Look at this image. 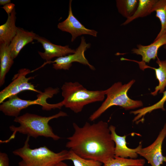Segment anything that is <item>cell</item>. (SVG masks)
Returning a JSON list of instances; mask_svg holds the SVG:
<instances>
[{
    "mask_svg": "<svg viewBox=\"0 0 166 166\" xmlns=\"http://www.w3.org/2000/svg\"><path fill=\"white\" fill-rule=\"evenodd\" d=\"M74 132L67 138L66 148L79 156L99 161L105 166L114 157L115 143L108 123L101 121L81 127L73 124Z\"/></svg>",
    "mask_w": 166,
    "mask_h": 166,
    "instance_id": "1",
    "label": "cell"
},
{
    "mask_svg": "<svg viewBox=\"0 0 166 166\" xmlns=\"http://www.w3.org/2000/svg\"><path fill=\"white\" fill-rule=\"evenodd\" d=\"M67 116L66 113L62 111H60L57 114L47 117L26 113L15 118L14 121L19 123V126L18 127L14 125L10 126L9 128L13 132L12 134L7 140L1 141L3 143L9 142L14 138L17 132L35 138L42 136L51 138L54 140H58L61 137L54 133L49 122L53 119Z\"/></svg>",
    "mask_w": 166,
    "mask_h": 166,
    "instance_id": "2",
    "label": "cell"
},
{
    "mask_svg": "<svg viewBox=\"0 0 166 166\" xmlns=\"http://www.w3.org/2000/svg\"><path fill=\"white\" fill-rule=\"evenodd\" d=\"M62 101L65 107L75 113L81 112L89 104L103 101L106 90H89L78 82H67L61 87Z\"/></svg>",
    "mask_w": 166,
    "mask_h": 166,
    "instance_id": "3",
    "label": "cell"
},
{
    "mask_svg": "<svg viewBox=\"0 0 166 166\" xmlns=\"http://www.w3.org/2000/svg\"><path fill=\"white\" fill-rule=\"evenodd\" d=\"M27 136L23 147L13 152V154L21 157L26 166H53L59 162L68 160L69 151L65 150L55 152L46 146L32 149Z\"/></svg>",
    "mask_w": 166,
    "mask_h": 166,
    "instance_id": "4",
    "label": "cell"
},
{
    "mask_svg": "<svg viewBox=\"0 0 166 166\" xmlns=\"http://www.w3.org/2000/svg\"><path fill=\"white\" fill-rule=\"evenodd\" d=\"M135 82L134 79L124 84L118 82L105 90L106 99L90 116V121H93L97 119L107 110L113 106L121 107L126 110L142 107L143 103L141 101L132 99L127 94L128 90Z\"/></svg>",
    "mask_w": 166,
    "mask_h": 166,
    "instance_id": "5",
    "label": "cell"
},
{
    "mask_svg": "<svg viewBox=\"0 0 166 166\" xmlns=\"http://www.w3.org/2000/svg\"><path fill=\"white\" fill-rule=\"evenodd\" d=\"M31 72L30 69L26 68L18 70L13 76L12 81L0 92V104L10 97L23 91L30 90L39 93L42 92L36 89L34 85L29 82L30 80L34 78V77H26Z\"/></svg>",
    "mask_w": 166,
    "mask_h": 166,
    "instance_id": "6",
    "label": "cell"
},
{
    "mask_svg": "<svg viewBox=\"0 0 166 166\" xmlns=\"http://www.w3.org/2000/svg\"><path fill=\"white\" fill-rule=\"evenodd\" d=\"M90 46V43H87L84 37L82 36L80 45L74 53L57 57L53 61L47 62L53 63V68L56 70H68L73 62H77L88 66L92 70H95V67L89 63L85 55V52Z\"/></svg>",
    "mask_w": 166,
    "mask_h": 166,
    "instance_id": "7",
    "label": "cell"
},
{
    "mask_svg": "<svg viewBox=\"0 0 166 166\" xmlns=\"http://www.w3.org/2000/svg\"><path fill=\"white\" fill-rule=\"evenodd\" d=\"M166 137V122L152 143L148 146L142 148L137 154L144 158L152 166H161L166 162V157L162 154V146Z\"/></svg>",
    "mask_w": 166,
    "mask_h": 166,
    "instance_id": "8",
    "label": "cell"
},
{
    "mask_svg": "<svg viewBox=\"0 0 166 166\" xmlns=\"http://www.w3.org/2000/svg\"><path fill=\"white\" fill-rule=\"evenodd\" d=\"M72 0L69 1L68 15L67 18L57 25V28L62 31L71 34V41L73 42L77 38L83 34L89 35L96 37L98 32L86 28L73 15L71 7Z\"/></svg>",
    "mask_w": 166,
    "mask_h": 166,
    "instance_id": "9",
    "label": "cell"
},
{
    "mask_svg": "<svg viewBox=\"0 0 166 166\" xmlns=\"http://www.w3.org/2000/svg\"><path fill=\"white\" fill-rule=\"evenodd\" d=\"M37 98L34 100H26L19 98L17 95L9 97L0 105V110L5 115L14 117L19 116L23 109L33 105H37L42 106L43 103L41 98L37 96Z\"/></svg>",
    "mask_w": 166,
    "mask_h": 166,
    "instance_id": "10",
    "label": "cell"
},
{
    "mask_svg": "<svg viewBox=\"0 0 166 166\" xmlns=\"http://www.w3.org/2000/svg\"><path fill=\"white\" fill-rule=\"evenodd\" d=\"M34 40L42 44L45 51H38L41 57L48 62L55 57H60L74 53L75 50L69 47V45L61 46L54 44L45 38L36 34Z\"/></svg>",
    "mask_w": 166,
    "mask_h": 166,
    "instance_id": "11",
    "label": "cell"
},
{
    "mask_svg": "<svg viewBox=\"0 0 166 166\" xmlns=\"http://www.w3.org/2000/svg\"><path fill=\"white\" fill-rule=\"evenodd\" d=\"M112 138L114 142L115 156L124 158H130L136 159L138 156L137 152L142 148L140 143L136 148H131L127 146L126 138V136H120L117 134L116 127L113 125L109 126Z\"/></svg>",
    "mask_w": 166,
    "mask_h": 166,
    "instance_id": "12",
    "label": "cell"
},
{
    "mask_svg": "<svg viewBox=\"0 0 166 166\" xmlns=\"http://www.w3.org/2000/svg\"><path fill=\"white\" fill-rule=\"evenodd\" d=\"M166 44V34L163 35L153 42L147 45L138 44L136 48L131 50L132 53L140 55L142 57V61L144 63H149L152 59L155 60L158 57V52L159 48Z\"/></svg>",
    "mask_w": 166,
    "mask_h": 166,
    "instance_id": "13",
    "label": "cell"
},
{
    "mask_svg": "<svg viewBox=\"0 0 166 166\" xmlns=\"http://www.w3.org/2000/svg\"><path fill=\"white\" fill-rule=\"evenodd\" d=\"M36 35L33 31H29L18 27L17 34L9 46L14 59L25 45L34 40Z\"/></svg>",
    "mask_w": 166,
    "mask_h": 166,
    "instance_id": "14",
    "label": "cell"
},
{
    "mask_svg": "<svg viewBox=\"0 0 166 166\" xmlns=\"http://www.w3.org/2000/svg\"><path fill=\"white\" fill-rule=\"evenodd\" d=\"M16 14L14 8L8 15L6 22L0 26V44L9 45L16 35L18 28L15 25Z\"/></svg>",
    "mask_w": 166,
    "mask_h": 166,
    "instance_id": "15",
    "label": "cell"
},
{
    "mask_svg": "<svg viewBox=\"0 0 166 166\" xmlns=\"http://www.w3.org/2000/svg\"><path fill=\"white\" fill-rule=\"evenodd\" d=\"M156 61L158 65V68L152 67L146 65L145 63L141 61H137L139 64L140 67L143 70L146 68H150L155 70L156 79L159 81L158 85L156 86L155 90L152 92L151 94L156 96L159 92L161 93L164 92L166 87V60H160L158 57Z\"/></svg>",
    "mask_w": 166,
    "mask_h": 166,
    "instance_id": "16",
    "label": "cell"
},
{
    "mask_svg": "<svg viewBox=\"0 0 166 166\" xmlns=\"http://www.w3.org/2000/svg\"><path fill=\"white\" fill-rule=\"evenodd\" d=\"M9 45L0 44V86L4 84L6 76L14 63Z\"/></svg>",
    "mask_w": 166,
    "mask_h": 166,
    "instance_id": "17",
    "label": "cell"
},
{
    "mask_svg": "<svg viewBox=\"0 0 166 166\" xmlns=\"http://www.w3.org/2000/svg\"><path fill=\"white\" fill-rule=\"evenodd\" d=\"M157 0H138V4L136 11L130 18L126 19L121 24L127 25L134 20L150 15L152 13L153 6Z\"/></svg>",
    "mask_w": 166,
    "mask_h": 166,
    "instance_id": "18",
    "label": "cell"
},
{
    "mask_svg": "<svg viewBox=\"0 0 166 166\" xmlns=\"http://www.w3.org/2000/svg\"><path fill=\"white\" fill-rule=\"evenodd\" d=\"M154 11L161 24L160 30L154 40H156L166 34V0H157L152 9V12Z\"/></svg>",
    "mask_w": 166,
    "mask_h": 166,
    "instance_id": "19",
    "label": "cell"
},
{
    "mask_svg": "<svg viewBox=\"0 0 166 166\" xmlns=\"http://www.w3.org/2000/svg\"><path fill=\"white\" fill-rule=\"evenodd\" d=\"M138 0H117L116 6L119 13L127 19L132 16L137 8Z\"/></svg>",
    "mask_w": 166,
    "mask_h": 166,
    "instance_id": "20",
    "label": "cell"
},
{
    "mask_svg": "<svg viewBox=\"0 0 166 166\" xmlns=\"http://www.w3.org/2000/svg\"><path fill=\"white\" fill-rule=\"evenodd\" d=\"M163 93V95L161 99L154 104L136 110L131 111L130 113L136 115L132 120L133 122H137L140 119L143 120L144 116L147 114L150 113L154 110L160 109L163 110H165L164 105L166 101V90L164 91Z\"/></svg>",
    "mask_w": 166,
    "mask_h": 166,
    "instance_id": "21",
    "label": "cell"
},
{
    "mask_svg": "<svg viewBox=\"0 0 166 166\" xmlns=\"http://www.w3.org/2000/svg\"><path fill=\"white\" fill-rule=\"evenodd\" d=\"M145 160L143 159H128L115 156L104 166H144Z\"/></svg>",
    "mask_w": 166,
    "mask_h": 166,
    "instance_id": "22",
    "label": "cell"
},
{
    "mask_svg": "<svg viewBox=\"0 0 166 166\" xmlns=\"http://www.w3.org/2000/svg\"><path fill=\"white\" fill-rule=\"evenodd\" d=\"M68 160H71L74 166H101L102 164L98 161L83 158L71 150L69 151Z\"/></svg>",
    "mask_w": 166,
    "mask_h": 166,
    "instance_id": "23",
    "label": "cell"
},
{
    "mask_svg": "<svg viewBox=\"0 0 166 166\" xmlns=\"http://www.w3.org/2000/svg\"><path fill=\"white\" fill-rule=\"evenodd\" d=\"M0 166H9V158L5 152H0Z\"/></svg>",
    "mask_w": 166,
    "mask_h": 166,
    "instance_id": "24",
    "label": "cell"
},
{
    "mask_svg": "<svg viewBox=\"0 0 166 166\" xmlns=\"http://www.w3.org/2000/svg\"><path fill=\"white\" fill-rule=\"evenodd\" d=\"M15 5L13 3H9L3 6L1 8H3L6 12L8 15H10L14 8Z\"/></svg>",
    "mask_w": 166,
    "mask_h": 166,
    "instance_id": "25",
    "label": "cell"
},
{
    "mask_svg": "<svg viewBox=\"0 0 166 166\" xmlns=\"http://www.w3.org/2000/svg\"><path fill=\"white\" fill-rule=\"evenodd\" d=\"M11 3L10 0H0V5H5L7 4Z\"/></svg>",
    "mask_w": 166,
    "mask_h": 166,
    "instance_id": "26",
    "label": "cell"
},
{
    "mask_svg": "<svg viewBox=\"0 0 166 166\" xmlns=\"http://www.w3.org/2000/svg\"><path fill=\"white\" fill-rule=\"evenodd\" d=\"M53 166H68V165L66 163L64 162L63 161L59 162Z\"/></svg>",
    "mask_w": 166,
    "mask_h": 166,
    "instance_id": "27",
    "label": "cell"
},
{
    "mask_svg": "<svg viewBox=\"0 0 166 166\" xmlns=\"http://www.w3.org/2000/svg\"><path fill=\"white\" fill-rule=\"evenodd\" d=\"M18 166H26L22 161L18 163Z\"/></svg>",
    "mask_w": 166,
    "mask_h": 166,
    "instance_id": "28",
    "label": "cell"
},
{
    "mask_svg": "<svg viewBox=\"0 0 166 166\" xmlns=\"http://www.w3.org/2000/svg\"><path fill=\"white\" fill-rule=\"evenodd\" d=\"M163 47L166 51V44L163 46Z\"/></svg>",
    "mask_w": 166,
    "mask_h": 166,
    "instance_id": "29",
    "label": "cell"
},
{
    "mask_svg": "<svg viewBox=\"0 0 166 166\" xmlns=\"http://www.w3.org/2000/svg\"></svg>",
    "mask_w": 166,
    "mask_h": 166,
    "instance_id": "30",
    "label": "cell"
}]
</instances>
